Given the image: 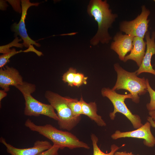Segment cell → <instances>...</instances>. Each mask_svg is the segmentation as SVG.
<instances>
[{
    "label": "cell",
    "instance_id": "4316f807",
    "mask_svg": "<svg viewBox=\"0 0 155 155\" xmlns=\"http://www.w3.org/2000/svg\"><path fill=\"white\" fill-rule=\"evenodd\" d=\"M139 155V154H137V155Z\"/></svg>",
    "mask_w": 155,
    "mask_h": 155
},
{
    "label": "cell",
    "instance_id": "e0dca14e",
    "mask_svg": "<svg viewBox=\"0 0 155 155\" xmlns=\"http://www.w3.org/2000/svg\"><path fill=\"white\" fill-rule=\"evenodd\" d=\"M68 105L74 116L79 117L83 115L81 103L78 99L72 98L68 102Z\"/></svg>",
    "mask_w": 155,
    "mask_h": 155
},
{
    "label": "cell",
    "instance_id": "8992f818",
    "mask_svg": "<svg viewBox=\"0 0 155 155\" xmlns=\"http://www.w3.org/2000/svg\"><path fill=\"white\" fill-rule=\"evenodd\" d=\"M101 93L102 96L108 98L113 106V111L109 113L111 120H114L116 114L119 113L125 116L130 121L134 128L137 129L143 125L140 116L137 115L133 114L125 103L126 99H132L131 94H119L115 91L108 88H102Z\"/></svg>",
    "mask_w": 155,
    "mask_h": 155
},
{
    "label": "cell",
    "instance_id": "7c38bea8",
    "mask_svg": "<svg viewBox=\"0 0 155 155\" xmlns=\"http://www.w3.org/2000/svg\"><path fill=\"white\" fill-rule=\"evenodd\" d=\"M133 37L128 34L117 33L113 38L111 45V49L118 55L119 59L123 61L127 54L133 48Z\"/></svg>",
    "mask_w": 155,
    "mask_h": 155
},
{
    "label": "cell",
    "instance_id": "9c48e42d",
    "mask_svg": "<svg viewBox=\"0 0 155 155\" xmlns=\"http://www.w3.org/2000/svg\"><path fill=\"white\" fill-rule=\"evenodd\" d=\"M21 2L22 9L21 18L18 23H15L12 25V30L15 32L16 37L19 35L21 37L23 41V45L25 47L29 48L33 44L39 47L40 44L31 39L28 36L25 25V20L28 9L32 6H38L39 3H31L28 0H22Z\"/></svg>",
    "mask_w": 155,
    "mask_h": 155
},
{
    "label": "cell",
    "instance_id": "9a60e30c",
    "mask_svg": "<svg viewBox=\"0 0 155 155\" xmlns=\"http://www.w3.org/2000/svg\"><path fill=\"white\" fill-rule=\"evenodd\" d=\"M82 106L83 115L87 116L91 120L94 121L97 125L100 127L105 126L106 123L101 116L97 113V106L95 102L88 103L84 101L82 96L80 100Z\"/></svg>",
    "mask_w": 155,
    "mask_h": 155
},
{
    "label": "cell",
    "instance_id": "ba28073f",
    "mask_svg": "<svg viewBox=\"0 0 155 155\" xmlns=\"http://www.w3.org/2000/svg\"><path fill=\"white\" fill-rule=\"evenodd\" d=\"M151 123L147 121L134 130L122 132L117 130L111 135V137L114 140L125 137L143 139L145 145L149 147H153L155 145V137L151 131Z\"/></svg>",
    "mask_w": 155,
    "mask_h": 155
},
{
    "label": "cell",
    "instance_id": "d4e9b609",
    "mask_svg": "<svg viewBox=\"0 0 155 155\" xmlns=\"http://www.w3.org/2000/svg\"><path fill=\"white\" fill-rule=\"evenodd\" d=\"M114 155H134L132 152H127L126 151L117 152L116 151Z\"/></svg>",
    "mask_w": 155,
    "mask_h": 155
},
{
    "label": "cell",
    "instance_id": "8fae6325",
    "mask_svg": "<svg viewBox=\"0 0 155 155\" xmlns=\"http://www.w3.org/2000/svg\"><path fill=\"white\" fill-rule=\"evenodd\" d=\"M145 38L146 50L142 64L136 71L137 75L143 73H148L155 75V70L153 69L151 64L152 57L155 55V32H152L151 37L150 32H148Z\"/></svg>",
    "mask_w": 155,
    "mask_h": 155
},
{
    "label": "cell",
    "instance_id": "4fadbf2b",
    "mask_svg": "<svg viewBox=\"0 0 155 155\" xmlns=\"http://www.w3.org/2000/svg\"><path fill=\"white\" fill-rule=\"evenodd\" d=\"M23 78L16 69L7 65L0 68V86L5 91H8L11 86H16L22 84Z\"/></svg>",
    "mask_w": 155,
    "mask_h": 155
},
{
    "label": "cell",
    "instance_id": "30bf717a",
    "mask_svg": "<svg viewBox=\"0 0 155 155\" xmlns=\"http://www.w3.org/2000/svg\"><path fill=\"white\" fill-rule=\"evenodd\" d=\"M0 142L6 148L7 152L11 155H38L51 147V144L47 140H37L32 147L25 148H18L8 143L5 139L1 137Z\"/></svg>",
    "mask_w": 155,
    "mask_h": 155
},
{
    "label": "cell",
    "instance_id": "52a82bcc",
    "mask_svg": "<svg viewBox=\"0 0 155 155\" xmlns=\"http://www.w3.org/2000/svg\"><path fill=\"white\" fill-rule=\"evenodd\" d=\"M150 13V11L145 5L142 6L141 13L134 19L121 22L119 27L120 31L133 37H137L144 39L148 31V23L150 20L148 19V17Z\"/></svg>",
    "mask_w": 155,
    "mask_h": 155
},
{
    "label": "cell",
    "instance_id": "d6986e66",
    "mask_svg": "<svg viewBox=\"0 0 155 155\" xmlns=\"http://www.w3.org/2000/svg\"><path fill=\"white\" fill-rule=\"evenodd\" d=\"M22 52H27L26 50L25 51L20 50L16 51L14 48L11 49V51L8 53L3 54L0 56V67L3 68L9 62V59L14 55Z\"/></svg>",
    "mask_w": 155,
    "mask_h": 155
},
{
    "label": "cell",
    "instance_id": "603a6c76",
    "mask_svg": "<svg viewBox=\"0 0 155 155\" xmlns=\"http://www.w3.org/2000/svg\"><path fill=\"white\" fill-rule=\"evenodd\" d=\"M59 147L56 145L53 144L51 148L44 151L38 155H58Z\"/></svg>",
    "mask_w": 155,
    "mask_h": 155
},
{
    "label": "cell",
    "instance_id": "3957f363",
    "mask_svg": "<svg viewBox=\"0 0 155 155\" xmlns=\"http://www.w3.org/2000/svg\"><path fill=\"white\" fill-rule=\"evenodd\" d=\"M117 74V78L113 90L124 89L128 91L132 96V101L136 103L140 102V96L148 92L146 79L137 76L136 71H128L123 68L118 63L114 65Z\"/></svg>",
    "mask_w": 155,
    "mask_h": 155
},
{
    "label": "cell",
    "instance_id": "484cf974",
    "mask_svg": "<svg viewBox=\"0 0 155 155\" xmlns=\"http://www.w3.org/2000/svg\"><path fill=\"white\" fill-rule=\"evenodd\" d=\"M7 94L6 92L4 90H0V101L5 97L7 96Z\"/></svg>",
    "mask_w": 155,
    "mask_h": 155
},
{
    "label": "cell",
    "instance_id": "7a4b0ae2",
    "mask_svg": "<svg viewBox=\"0 0 155 155\" xmlns=\"http://www.w3.org/2000/svg\"><path fill=\"white\" fill-rule=\"evenodd\" d=\"M24 124L31 131L37 132L51 140L53 144L58 146L60 149L65 148L70 149L79 148L90 149L87 144L80 141L71 133L58 129L51 124L37 125L29 119L26 120Z\"/></svg>",
    "mask_w": 155,
    "mask_h": 155
},
{
    "label": "cell",
    "instance_id": "ac0fdd59",
    "mask_svg": "<svg viewBox=\"0 0 155 155\" xmlns=\"http://www.w3.org/2000/svg\"><path fill=\"white\" fill-rule=\"evenodd\" d=\"M147 90L150 97V101L149 103L146 105L147 110L151 111L155 110V90H154L150 86L149 80L146 79Z\"/></svg>",
    "mask_w": 155,
    "mask_h": 155
},
{
    "label": "cell",
    "instance_id": "5bb4252c",
    "mask_svg": "<svg viewBox=\"0 0 155 155\" xmlns=\"http://www.w3.org/2000/svg\"><path fill=\"white\" fill-rule=\"evenodd\" d=\"M132 44L133 47L130 53L125 56L123 61L126 62L129 60H133L139 67L145 54L146 42L143 38L135 37H133Z\"/></svg>",
    "mask_w": 155,
    "mask_h": 155
},
{
    "label": "cell",
    "instance_id": "44dd1931",
    "mask_svg": "<svg viewBox=\"0 0 155 155\" xmlns=\"http://www.w3.org/2000/svg\"><path fill=\"white\" fill-rule=\"evenodd\" d=\"M76 69L70 67L65 73L62 76V80L65 83H67L68 86H73V82L75 75L76 73Z\"/></svg>",
    "mask_w": 155,
    "mask_h": 155
},
{
    "label": "cell",
    "instance_id": "ffe728a7",
    "mask_svg": "<svg viewBox=\"0 0 155 155\" xmlns=\"http://www.w3.org/2000/svg\"><path fill=\"white\" fill-rule=\"evenodd\" d=\"M22 40L21 39H19L16 36L14 40L11 42L9 44L0 46V53L5 54L11 52V49L9 48L12 46H16L17 47L22 48L24 46L23 43H19L18 42Z\"/></svg>",
    "mask_w": 155,
    "mask_h": 155
},
{
    "label": "cell",
    "instance_id": "5b68a950",
    "mask_svg": "<svg viewBox=\"0 0 155 155\" xmlns=\"http://www.w3.org/2000/svg\"><path fill=\"white\" fill-rule=\"evenodd\" d=\"M22 93L25 100L24 114L29 116L44 115L58 121L59 118L55 109L50 104L42 103L36 100L31 94L36 90L35 85L24 82L15 86Z\"/></svg>",
    "mask_w": 155,
    "mask_h": 155
},
{
    "label": "cell",
    "instance_id": "2e32d148",
    "mask_svg": "<svg viewBox=\"0 0 155 155\" xmlns=\"http://www.w3.org/2000/svg\"><path fill=\"white\" fill-rule=\"evenodd\" d=\"M91 139L93 147V155H114V153L120 148L125 145V144H123L121 146L119 147L115 144H113L111 146L110 152L108 153H105L100 150L98 146V139L96 136L92 133L91 135Z\"/></svg>",
    "mask_w": 155,
    "mask_h": 155
},
{
    "label": "cell",
    "instance_id": "277c9868",
    "mask_svg": "<svg viewBox=\"0 0 155 155\" xmlns=\"http://www.w3.org/2000/svg\"><path fill=\"white\" fill-rule=\"evenodd\" d=\"M44 96L57 111L59 119L58 124L60 129L70 131L79 123L81 116H74L68 105V102L72 98L63 97L50 91H46Z\"/></svg>",
    "mask_w": 155,
    "mask_h": 155
},
{
    "label": "cell",
    "instance_id": "cb8c5ba5",
    "mask_svg": "<svg viewBox=\"0 0 155 155\" xmlns=\"http://www.w3.org/2000/svg\"><path fill=\"white\" fill-rule=\"evenodd\" d=\"M150 117H148V120L150 123L155 125V110L148 112Z\"/></svg>",
    "mask_w": 155,
    "mask_h": 155
},
{
    "label": "cell",
    "instance_id": "6da1fadb",
    "mask_svg": "<svg viewBox=\"0 0 155 155\" xmlns=\"http://www.w3.org/2000/svg\"><path fill=\"white\" fill-rule=\"evenodd\" d=\"M87 11L89 16L93 17L98 27L96 33L90 40L91 44L94 46L100 42L103 44L108 43L112 38L108 29L117 17V15L112 13L106 0H91Z\"/></svg>",
    "mask_w": 155,
    "mask_h": 155
},
{
    "label": "cell",
    "instance_id": "7402d4cb",
    "mask_svg": "<svg viewBox=\"0 0 155 155\" xmlns=\"http://www.w3.org/2000/svg\"><path fill=\"white\" fill-rule=\"evenodd\" d=\"M88 77H85L82 73H76L73 80V86L79 87L83 84H86Z\"/></svg>",
    "mask_w": 155,
    "mask_h": 155
}]
</instances>
